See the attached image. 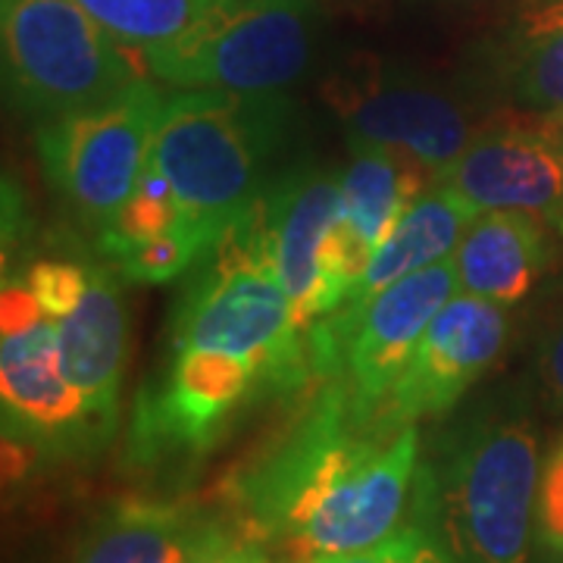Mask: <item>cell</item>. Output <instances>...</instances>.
<instances>
[{
  "label": "cell",
  "instance_id": "cell-25",
  "mask_svg": "<svg viewBox=\"0 0 563 563\" xmlns=\"http://www.w3.org/2000/svg\"><path fill=\"white\" fill-rule=\"evenodd\" d=\"M22 276L29 282L32 295L38 298L41 310L60 320L63 313H69L81 301L91 276V263L35 261Z\"/></svg>",
  "mask_w": 563,
  "mask_h": 563
},
{
  "label": "cell",
  "instance_id": "cell-15",
  "mask_svg": "<svg viewBox=\"0 0 563 563\" xmlns=\"http://www.w3.org/2000/svg\"><path fill=\"white\" fill-rule=\"evenodd\" d=\"M54 322L66 379L79 388L91 413L117 435L120 388L129 361V313L110 266L91 263L81 301Z\"/></svg>",
  "mask_w": 563,
  "mask_h": 563
},
{
  "label": "cell",
  "instance_id": "cell-12",
  "mask_svg": "<svg viewBox=\"0 0 563 563\" xmlns=\"http://www.w3.org/2000/svg\"><path fill=\"white\" fill-rule=\"evenodd\" d=\"M435 181L451 185L479 213L523 210L544 222L563 217V122L501 113L476 129Z\"/></svg>",
  "mask_w": 563,
  "mask_h": 563
},
{
  "label": "cell",
  "instance_id": "cell-9",
  "mask_svg": "<svg viewBox=\"0 0 563 563\" xmlns=\"http://www.w3.org/2000/svg\"><path fill=\"white\" fill-rule=\"evenodd\" d=\"M163 95L135 79L107 101L38 122L35 147L51 185L95 232L132 198L151 163Z\"/></svg>",
  "mask_w": 563,
  "mask_h": 563
},
{
  "label": "cell",
  "instance_id": "cell-27",
  "mask_svg": "<svg viewBox=\"0 0 563 563\" xmlns=\"http://www.w3.org/2000/svg\"><path fill=\"white\" fill-rule=\"evenodd\" d=\"M536 391L548 413H563V310L548 322L536 344Z\"/></svg>",
  "mask_w": 563,
  "mask_h": 563
},
{
  "label": "cell",
  "instance_id": "cell-13",
  "mask_svg": "<svg viewBox=\"0 0 563 563\" xmlns=\"http://www.w3.org/2000/svg\"><path fill=\"white\" fill-rule=\"evenodd\" d=\"M510 335L507 307L457 291L422 332L385 401V420L422 426L444 420L501 357Z\"/></svg>",
  "mask_w": 563,
  "mask_h": 563
},
{
  "label": "cell",
  "instance_id": "cell-19",
  "mask_svg": "<svg viewBox=\"0 0 563 563\" xmlns=\"http://www.w3.org/2000/svg\"><path fill=\"white\" fill-rule=\"evenodd\" d=\"M203 517L185 501L120 498L88 523L66 563H185Z\"/></svg>",
  "mask_w": 563,
  "mask_h": 563
},
{
  "label": "cell",
  "instance_id": "cell-6",
  "mask_svg": "<svg viewBox=\"0 0 563 563\" xmlns=\"http://www.w3.org/2000/svg\"><path fill=\"white\" fill-rule=\"evenodd\" d=\"M0 401L3 442L35 463L95 461L113 432L66 379L57 347V322L41 310L25 276H3Z\"/></svg>",
  "mask_w": 563,
  "mask_h": 563
},
{
  "label": "cell",
  "instance_id": "cell-4",
  "mask_svg": "<svg viewBox=\"0 0 563 563\" xmlns=\"http://www.w3.org/2000/svg\"><path fill=\"white\" fill-rule=\"evenodd\" d=\"M169 347L242 357L261 373L269 398H291L317 385L261 201L195 266L169 317Z\"/></svg>",
  "mask_w": 563,
  "mask_h": 563
},
{
  "label": "cell",
  "instance_id": "cell-8",
  "mask_svg": "<svg viewBox=\"0 0 563 563\" xmlns=\"http://www.w3.org/2000/svg\"><path fill=\"white\" fill-rule=\"evenodd\" d=\"M461 291L454 257L383 288L361 307H339L307 332L317 383H339L366 413H383L388 391L422 332Z\"/></svg>",
  "mask_w": 563,
  "mask_h": 563
},
{
  "label": "cell",
  "instance_id": "cell-1",
  "mask_svg": "<svg viewBox=\"0 0 563 563\" xmlns=\"http://www.w3.org/2000/svg\"><path fill=\"white\" fill-rule=\"evenodd\" d=\"M420 426L366 413L339 383H317L301 410L222 483L229 520L288 561L383 542L413 510Z\"/></svg>",
  "mask_w": 563,
  "mask_h": 563
},
{
  "label": "cell",
  "instance_id": "cell-21",
  "mask_svg": "<svg viewBox=\"0 0 563 563\" xmlns=\"http://www.w3.org/2000/svg\"><path fill=\"white\" fill-rule=\"evenodd\" d=\"M179 225H185L179 198H176L169 179L163 176L161 166L151 161L147 169L141 173L132 198L122 203V210L113 220L103 222L101 229L95 232V242H98L103 261L117 266L135 247L151 242V239H161V235L179 229Z\"/></svg>",
  "mask_w": 563,
  "mask_h": 563
},
{
  "label": "cell",
  "instance_id": "cell-22",
  "mask_svg": "<svg viewBox=\"0 0 563 563\" xmlns=\"http://www.w3.org/2000/svg\"><path fill=\"white\" fill-rule=\"evenodd\" d=\"M79 3L125 51H139L141 57L181 38L210 7V0H79Z\"/></svg>",
  "mask_w": 563,
  "mask_h": 563
},
{
  "label": "cell",
  "instance_id": "cell-2",
  "mask_svg": "<svg viewBox=\"0 0 563 563\" xmlns=\"http://www.w3.org/2000/svg\"><path fill=\"white\" fill-rule=\"evenodd\" d=\"M542 461L529 391H492L422 444L410 517L454 563H532Z\"/></svg>",
  "mask_w": 563,
  "mask_h": 563
},
{
  "label": "cell",
  "instance_id": "cell-14",
  "mask_svg": "<svg viewBox=\"0 0 563 563\" xmlns=\"http://www.w3.org/2000/svg\"><path fill=\"white\" fill-rule=\"evenodd\" d=\"M261 213L279 263V276L295 303L298 325L307 335L329 317L322 261L342 213V181L313 163H298L269 179Z\"/></svg>",
  "mask_w": 563,
  "mask_h": 563
},
{
  "label": "cell",
  "instance_id": "cell-3",
  "mask_svg": "<svg viewBox=\"0 0 563 563\" xmlns=\"http://www.w3.org/2000/svg\"><path fill=\"white\" fill-rule=\"evenodd\" d=\"M285 95L179 88L163 98L151 161L163 169L185 225L207 254L257 207L266 169L288 135Z\"/></svg>",
  "mask_w": 563,
  "mask_h": 563
},
{
  "label": "cell",
  "instance_id": "cell-26",
  "mask_svg": "<svg viewBox=\"0 0 563 563\" xmlns=\"http://www.w3.org/2000/svg\"><path fill=\"white\" fill-rule=\"evenodd\" d=\"M261 544L222 517H203L201 532L185 563H251Z\"/></svg>",
  "mask_w": 563,
  "mask_h": 563
},
{
  "label": "cell",
  "instance_id": "cell-5",
  "mask_svg": "<svg viewBox=\"0 0 563 563\" xmlns=\"http://www.w3.org/2000/svg\"><path fill=\"white\" fill-rule=\"evenodd\" d=\"M317 35L313 0H210L201 20L144 63L176 88L282 95L307 73Z\"/></svg>",
  "mask_w": 563,
  "mask_h": 563
},
{
  "label": "cell",
  "instance_id": "cell-20",
  "mask_svg": "<svg viewBox=\"0 0 563 563\" xmlns=\"http://www.w3.org/2000/svg\"><path fill=\"white\" fill-rule=\"evenodd\" d=\"M507 81L529 113L563 122V0L544 7L526 25Z\"/></svg>",
  "mask_w": 563,
  "mask_h": 563
},
{
  "label": "cell",
  "instance_id": "cell-24",
  "mask_svg": "<svg viewBox=\"0 0 563 563\" xmlns=\"http://www.w3.org/2000/svg\"><path fill=\"white\" fill-rule=\"evenodd\" d=\"M310 563H454L451 554L444 551L442 542L429 532V526L420 520L407 517L391 536H385L383 542L361 548V551H347V554H332Z\"/></svg>",
  "mask_w": 563,
  "mask_h": 563
},
{
  "label": "cell",
  "instance_id": "cell-28",
  "mask_svg": "<svg viewBox=\"0 0 563 563\" xmlns=\"http://www.w3.org/2000/svg\"><path fill=\"white\" fill-rule=\"evenodd\" d=\"M251 563H273L269 561V554H266V548H257V551H254V558H251Z\"/></svg>",
  "mask_w": 563,
  "mask_h": 563
},
{
  "label": "cell",
  "instance_id": "cell-11",
  "mask_svg": "<svg viewBox=\"0 0 563 563\" xmlns=\"http://www.w3.org/2000/svg\"><path fill=\"white\" fill-rule=\"evenodd\" d=\"M322 98L347 139L373 141L420 163L435 179L476 135L470 110L439 81L398 66L354 63L325 81Z\"/></svg>",
  "mask_w": 563,
  "mask_h": 563
},
{
  "label": "cell",
  "instance_id": "cell-10",
  "mask_svg": "<svg viewBox=\"0 0 563 563\" xmlns=\"http://www.w3.org/2000/svg\"><path fill=\"white\" fill-rule=\"evenodd\" d=\"M269 401L261 373L242 357L169 347L161 376L135 395L125 463L135 470L210 454L247 407Z\"/></svg>",
  "mask_w": 563,
  "mask_h": 563
},
{
  "label": "cell",
  "instance_id": "cell-29",
  "mask_svg": "<svg viewBox=\"0 0 563 563\" xmlns=\"http://www.w3.org/2000/svg\"><path fill=\"white\" fill-rule=\"evenodd\" d=\"M558 229H561V235H563V217H561V222H558Z\"/></svg>",
  "mask_w": 563,
  "mask_h": 563
},
{
  "label": "cell",
  "instance_id": "cell-30",
  "mask_svg": "<svg viewBox=\"0 0 563 563\" xmlns=\"http://www.w3.org/2000/svg\"><path fill=\"white\" fill-rule=\"evenodd\" d=\"M285 563H310V561H285Z\"/></svg>",
  "mask_w": 563,
  "mask_h": 563
},
{
  "label": "cell",
  "instance_id": "cell-23",
  "mask_svg": "<svg viewBox=\"0 0 563 563\" xmlns=\"http://www.w3.org/2000/svg\"><path fill=\"white\" fill-rule=\"evenodd\" d=\"M532 563H563V435L542 461Z\"/></svg>",
  "mask_w": 563,
  "mask_h": 563
},
{
  "label": "cell",
  "instance_id": "cell-7",
  "mask_svg": "<svg viewBox=\"0 0 563 563\" xmlns=\"http://www.w3.org/2000/svg\"><path fill=\"white\" fill-rule=\"evenodd\" d=\"M3 76L20 110L54 120L139 79L125 47L79 0H0Z\"/></svg>",
  "mask_w": 563,
  "mask_h": 563
},
{
  "label": "cell",
  "instance_id": "cell-17",
  "mask_svg": "<svg viewBox=\"0 0 563 563\" xmlns=\"http://www.w3.org/2000/svg\"><path fill=\"white\" fill-rule=\"evenodd\" d=\"M461 291L504 307L523 301L551 263L544 220L523 210L479 213L454 251Z\"/></svg>",
  "mask_w": 563,
  "mask_h": 563
},
{
  "label": "cell",
  "instance_id": "cell-18",
  "mask_svg": "<svg viewBox=\"0 0 563 563\" xmlns=\"http://www.w3.org/2000/svg\"><path fill=\"white\" fill-rule=\"evenodd\" d=\"M347 166L342 169V235L347 257L366 269L373 251L391 232L407 203L422 191L420 179L429 176L420 163L407 161L404 154L373 144V141L347 139Z\"/></svg>",
  "mask_w": 563,
  "mask_h": 563
},
{
  "label": "cell",
  "instance_id": "cell-16",
  "mask_svg": "<svg viewBox=\"0 0 563 563\" xmlns=\"http://www.w3.org/2000/svg\"><path fill=\"white\" fill-rule=\"evenodd\" d=\"M476 217L479 210L451 185L435 181L422 188L420 195L407 203V210L391 225L383 244L373 251L363 276L354 282V288L344 295L339 307H361L404 276H413L426 266L454 257L457 244Z\"/></svg>",
  "mask_w": 563,
  "mask_h": 563
}]
</instances>
